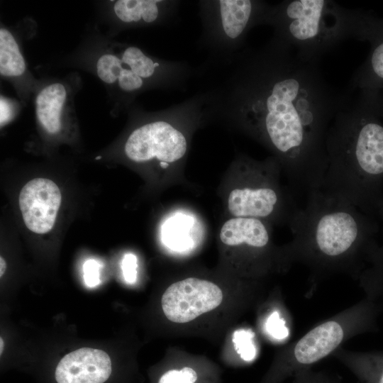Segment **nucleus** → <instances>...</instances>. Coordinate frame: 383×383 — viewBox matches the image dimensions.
Here are the masks:
<instances>
[{
  "label": "nucleus",
  "mask_w": 383,
  "mask_h": 383,
  "mask_svg": "<svg viewBox=\"0 0 383 383\" xmlns=\"http://www.w3.org/2000/svg\"><path fill=\"white\" fill-rule=\"evenodd\" d=\"M224 73L209 89V121L240 130L273 153L293 187L320 190L327 170L326 138L346 98L323 77L318 61L300 57L272 37L210 63Z\"/></svg>",
  "instance_id": "obj_1"
},
{
  "label": "nucleus",
  "mask_w": 383,
  "mask_h": 383,
  "mask_svg": "<svg viewBox=\"0 0 383 383\" xmlns=\"http://www.w3.org/2000/svg\"><path fill=\"white\" fill-rule=\"evenodd\" d=\"M357 94L346 91L328 130L320 190L375 217L383 204V99Z\"/></svg>",
  "instance_id": "obj_2"
},
{
  "label": "nucleus",
  "mask_w": 383,
  "mask_h": 383,
  "mask_svg": "<svg viewBox=\"0 0 383 383\" xmlns=\"http://www.w3.org/2000/svg\"><path fill=\"white\" fill-rule=\"evenodd\" d=\"M306 196L289 226L293 239L282 246L288 262L306 265L315 281L340 273L359 280L379 247L374 217L321 190Z\"/></svg>",
  "instance_id": "obj_3"
},
{
  "label": "nucleus",
  "mask_w": 383,
  "mask_h": 383,
  "mask_svg": "<svg viewBox=\"0 0 383 383\" xmlns=\"http://www.w3.org/2000/svg\"><path fill=\"white\" fill-rule=\"evenodd\" d=\"M365 14L333 1L287 0L270 6L265 25L300 57L319 61L347 38L358 40Z\"/></svg>",
  "instance_id": "obj_4"
},
{
  "label": "nucleus",
  "mask_w": 383,
  "mask_h": 383,
  "mask_svg": "<svg viewBox=\"0 0 383 383\" xmlns=\"http://www.w3.org/2000/svg\"><path fill=\"white\" fill-rule=\"evenodd\" d=\"M383 311L378 300L363 299L316 325L282 352L276 368L278 380L311 366L333 353L348 339L378 330Z\"/></svg>",
  "instance_id": "obj_5"
},
{
  "label": "nucleus",
  "mask_w": 383,
  "mask_h": 383,
  "mask_svg": "<svg viewBox=\"0 0 383 383\" xmlns=\"http://www.w3.org/2000/svg\"><path fill=\"white\" fill-rule=\"evenodd\" d=\"M241 181L229 193L228 210L232 217L260 219L289 225L300 209L294 196L279 183L282 170L270 157L258 162L248 157L238 160Z\"/></svg>",
  "instance_id": "obj_6"
},
{
  "label": "nucleus",
  "mask_w": 383,
  "mask_h": 383,
  "mask_svg": "<svg viewBox=\"0 0 383 383\" xmlns=\"http://www.w3.org/2000/svg\"><path fill=\"white\" fill-rule=\"evenodd\" d=\"M271 4L260 0L198 1L201 33L198 46L208 52L209 62H221L245 48L249 31L265 25Z\"/></svg>",
  "instance_id": "obj_7"
},
{
  "label": "nucleus",
  "mask_w": 383,
  "mask_h": 383,
  "mask_svg": "<svg viewBox=\"0 0 383 383\" xmlns=\"http://www.w3.org/2000/svg\"><path fill=\"white\" fill-rule=\"evenodd\" d=\"M223 299V292L215 283L189 277L169 286L162 294L161 304L169 321L184 323L215 309Z\"/></svg>",
  "instance_id": "obj_8"
},
{
  "label": "nucleus",
  "mask_w": 383,
  "mask_h": 383,
  "mask_svg": "<svg viewBox=\"0 0 383 383\" xmlns=\"http://www.w3.org/2000/svg\"><path fill=\"white\" fill-rule=\"evenodd\" d=\"M62 201L57 185L49 179L28 182L19 194V206L26 226L32 232L44 234L54 226Z\"/></svg>",
  "instance_id": "obj_9"
},
{
  "label": "nucleus",
  "mask_w": 383,
  "mask_h": 383,
  "mask_svg": "<svg viewBox=\"0 0 383 383\" xmlns=\"http://www.w3.org/2000/svg\"><path fill=\"white\" fill-rule=\"evenodd\" d=\"M358 40L369 42L370 51L353 75L348 91L383 94V18L366 11Z\"/></svg>",
  "instance_id": "obj_10"
},
{
  "label": "nucleus",
  "mask_w": 383,
  "mask_h": 383,
  "mask_svg": "<svg viewBox=\"0 0 383 383\" xmlns=\"http://www.w3.org/2000/svg\"><path fill=\"white\" fill-rule=\"evenodd\" d=\"M112 374V362L105 351L82 348L59 361L54 380L55 383H106Z\"/></svg>",
  "instance_id": "obj_11"
},
{
  "label": "nucleus",
  "mask_w": 383,
  "mask_h": 383,
  "mask_svg": "<svg viewBox=\"0 0 383 383\" xmlns=\"http://www.w3.org/2000/svg\"><path fill=\"white\" fill-rule=\"evenodd\" d=\"M177 0H118L113 11L116 18L129 27L167 25L178 19Z\"/></svg>",
  "instance_id": "obj_12"
},
{
  "label": "nucleus",
  "mask_w": 383,
  "mask_h": 383,
  "mask_svg": "<svg viewBox=\"0 0 383 383\" xmlns=\"http://www.w3.org/2000/svg\"><path fill=\"white\" fill-rule=\"evenodd\" d=\"M70 93L61 82L51 83L43 87L35 101V116L42 128L50 135L59 134L64 120L71 111Z\"/></svg>",
  "instance_id": "obj_13"
},
{
  "label": "nucleus",
  "mask_w": 383,
  "mask_h": 383,
  "mask_svg": "<svg viewBox=\"0 0 383 383\" xmlns=\"http://www.w3.org/2000/svg\"><path fill=\"white\" fill-rule=\"evenodd\" d=\"M346 366L361 383H383V352L337 349L332 355Z\"/></svg>",
  "instance_id": "obj_14"
},
{
  "label": "nucleus",
  "mask_w": 383,
  "mask_h": 383,
  "mask_svg": "<svg viewBox=\"0 0 383 383\" xmlns=\"http://www.w3.org/2000/svg\"><path fill=\"white\" fill-rule=\"evenodd\" d=\"M196 220L190 214L178 212L168 217L161 227V240L168 249L184 252L196 241Z\"/></svg>",
  "instance_id": "obj_15"
},
{
  "label": "nucleus",
  "mask_w": 383,
  "mask_h": 383,
  "mask_svg": "<svg viewBox=\"0 0 383 383\" xmlns=\"http://www.w3.org/2000/svg\"><path fill=\"white\" fill-rule=\"evenodd\" d=\"M26 72V63L11 32L0 29V73L6 77H19Z\"/></svg>",
  "instance_id": "obj_16"
},
{
  "label": "nucleus",
  "mask_w": 383,
  "mask_h": 383,
  "mask_svg": "<svg viewBox=\"0 0 383 383\" xmlns=\"http://www.w3.org/2000/svg\"><path fill=\"white\" fill-rule=\"evenodd\" d=\"M378 216L383 223V204ZM365 292V296L379 299L383 294V242L372 256L369 268L358 280Z\"/></svg>",
  "instance_id": "obj_17"
},
{
  "label": "nucleus",
  "mask_w": 383,
  "mask_h": 383,
  "mask_svg": "<svg viewBox=\"0 0 383 383\" xmlns=\"http://www.w3.org/2000/svg\"><path fill=\"white\" fill-rule=\"evenodd\" d=\"M123 66L118 52L104 53L96 61V74L104 83L116 85Z\"/></svg>",
  "instance_id": "obj_18"
},
{
  "label": "nucleus",
  "mask_w": 383,
  "mask_h": 383,
  "mask_svg": "<svg viewBox=\"0 0 383 383\" xmlns=\"http://www.w3.org/2000/svg\"><path fill=\"white\" fill-rule=\"evenodd\" d=\"M233 343L237 353L245 361H250L255 356L250 334L244 330L236 331L233 335Z\"/></svg>",
  "instance_id": "obj_19"
},
{
  "label": "nucleus",
  "mask_w": 383,
  "mask_h": 383,
  "mask_svg": "<svg viewBox=\"0 0 383 383\" xmlns=\"http://www.w3.org/2000/svg\"><path fill=\"white\" fill-rule=\"evenodd\" d=\"M196 379V372L191 367H185L180 370H171L166 372L157 383H194Z\"/></svg>",
  "instance_id": "obj_20"
},
{
  "label": "nucleus",
  "mask_w": 383,
  "mask_h": 383,
  "mask_svg": "<svg viewBox=\"0 0 383 383\" xmlns=\"http://www.w3.org/2000/svg\"><path fill=\"white\" fill-rule=\"evenodd\" d=\"M102 265L96 260L89 259L83 265V279L85 284L90 288L101 283L100 272Z\"/></svg>",
  "instance_id": "obj_21"
},
{
  "label": "nucleus",
  "mask_w": 383,
  "mask_h": 383,
  "mask_svg": "<svg viewBox=\"0 0 383 383\" xmlns=\"http://www.w3.org/2000/svg\"><path fill=\"white\" fill-rule=\"evenodd\" d=\"M137 257L131 252L124 255L121 261V270L125 281L133 284L137 279Z\"/></svg>",
  "instance_id": "obj_22"
},
{
  "label": "nucleus",
  "mask_w": 383,
  "mask_h": 383,
  "mask_svg": "<svg viewBox=\"0 0 383 383\" xmlns=\"http://www.w3.org/2000/svg\"><path fill=\"white\" fill-rule=\"evenodd\" d=\"M293 377V383H335L324 374L314 372L310 369L298 372Z\"/></svg>",
  "instance_id": "obj_23"
},
{
  "label": "nucleus",
  "mask_w": 383,
  "mask_h": 383,
  "mask_svg": "<svg viewBox=\"0 0 383 383\" xmlns=\"http://www.w3.org/2000/svg\"><path fill=\"white\" fill-rule=\"evenodd\" d=\"M1 126L7 123L13 116L14 107L11 101L4 96H1Z\"/></svg>",
  "instance_id": "obj_24"
},
{
  "label": "nucleus",
  "mask_w": 383,
  "mask_h": 383,
  "mask_svg": "<svg viewBox=\"0 0 383 383\" xmlns=\"http://www.w3.org/2000/svg\"><path fill=\"white\" fill-rule=\"evenodd\" d=\"M282 323L277 313H274L267 320V328L275 338H282L284 336V329Z\"/></svg>",
  "instance_id": "obj_25"
},
{
  "label": "nucleus",
  "mask_w": 383,
  "mask_h": 383,
  "mask_svg": "<svg viewBox=\"0 0 383 383\" xmlns=\"http://www.w3.org/2000/svg\"><path fill=\"white\" fill-rule=\"evenodd\" d=\"M6 269V263L5 260L1 257H0V277H2L4 274Z\"/></svg>",
  "instance_id": "obj_26"
},
{
  "label": "nucleus",
  "mask_w": 383,
  "mask_h": 383,
  "mask_svg": "<svg viewBox=\"0 0 383 383\" xmlns=\"http://www.w3.org/2000/svg\"><path fill=\"white\" fill-rule=\"evenodd\" d=\"M0 353L1 355L2 354V351H3V348H4V341H3V339L1 338H0Z\"/></svg>",
  "instance_id": "obj_27"
},
{
  "label": "nucleus",
  "mask_w": 383,
  "mask_h": 383,
  "mask_svg": "<svg viewBox=\"0 0 383 383\" xmlns=\"http://www.w3.org/2000/svg\"><path fill=\"white\" fill-rule=\"evenodd\" d=\"M379 301L383 311V294L379 297Z\"/></svg>",
  "instance_id": "obj_28"
}]
</instances>
